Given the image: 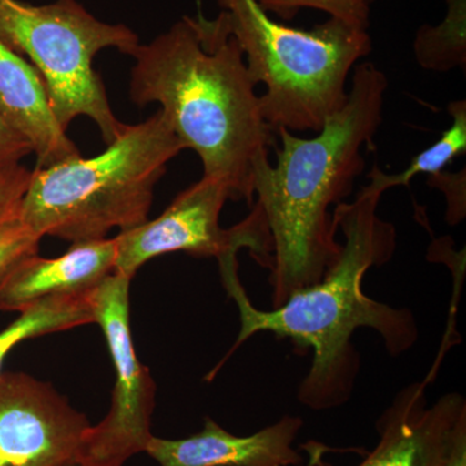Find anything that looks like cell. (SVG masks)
<instances>
[{
    "instance_id": "obj_1",
    "label": "cell",
    "mask_w": 466,
    "mask_h": 466,
    "mask_svg": "<svg viewBox=\"0 0 466 466\" xmlns=\"http://www.w3.org/2000/svg\"><path fill=\"white\" fill-rule=\"evenodd\" d=\"M382 195L368 184L354 201L333 208L334 223L345 238L339 259L320 281L293 291L269 311L250 302L238 278V253L218 258L222 283L240 314V332L225 360L258 333L290 339L299 350L311 349L312 363L299 385V400L324 410L351 398L360 367L351 339L359 328L379 333L392 357L413 348L419 328L412 312L377 302L361 287L368 269L388 263L397 249L395 227L379 216Z\"/></svg>"
},
{
    "instance_id": "obj_2",
    "label": "cell",
    "mask_w": 466,
    "mask_h": 466,
    "mask_svg": "<svg viewBox=\"0 0 466 466\" xmlns=\"http://www.w3.org/2000/svg\"><path fill=\"white\" fill-rule=\"evenodd\" d=\"M130 56L133 103L159 104L183 148L200 157L204 177L225 183L231 200L253 204L254 167L276 134L222 15L184 16Z\"/></svg>"
},
{
    "instance_id": "obj_3",
    "label": "cell",
    "mask_w": 466,
    "mask_h": 466,
    "mask_svg": "<svg viewBox=\"0 0 466 466\" xmlns=\"http://www.w3.org/2000/svg\"><path fill=\"white\" fill-rule=\"evenodd\" d=\"M388 76L372 63L354 67L341 110L312 137L279 128L275 165L257 161L253 192L271 236L272 309L323 279L341 254L330 208L349 198L366 167L361 149L382 124Z\"/></svg>"
},
{
    "instance_id": "obj_4",
    "label": "cell",
    "mask_w": 466,
    "mask_h": 466,
    "mask_svg": "<svg viewBox=\"0 0 466 466\" xmlns=\"http://www.w3.org/2000/svg\"><path fill=\"white\" fill-rule=\"evenodd\" d=\"M183 149L161 110L140 124H124L100 155L32 171L18 219L41 238L73 244L143 225L156 184Z\"/></svg>"
},
{
    "instance_id": "obj_5",
    "label": "cell",
    "mask_w": 466,
    "mask_h": 466,
    "mask_svg": "<svg viewBox=\"0 0 466 466\" xmlns=\"http://www.w3.org/2000/svg\"><path fill=\"white\" fill-rule=\"evenodd\" d=\"M229 33L240 45L272 130L319 133L345 106L348 79L372 51L368 30L329 17L312 29L278 23L257 0H218Z\"/></svg>"
},
{
    "instance_id": "obj_6",
    "label": "cell",
    "mask_w": 466,
    "mask_h": 466,
    "mask_svg": "<svg viewBox=\"0 0 466 466\" xmlns=\"http://www.w3.org/2000/svg\"><path fill=\"white\" fill-rule=\"evenodd\" d=\"M0 41L35 67L64 130L78 116H87L106 146L115 142L124 124L113 113L92 63L108 48L130 56L140 45L131 27L100 20L78 0L47 5L0 0Z\"/></svg>"
},
{
    "instance_id": "obj_7",
    "label": "cell",
    "mask_w": 466,
    "mask_h": 466,
    "mask_svg": "<svg viewBox=\"0 0 466 466\" xmlns=\"http://www.w3.org/2000/svg\"><path fill=\"white\" fill-rule=\"evenodd\" d=\"M231 193L225 183L204 177L184 189L153 220L121 231L116 240L115 271L133 279L137 269L162 254L184 251L193 257L220 258L248 249L258 265L271 267V236L257 205L238 225L223 228L220 213Z\"/></svg>"
},
{
    "instance_id": "obj_8",
    "label": "cell",
    "mask_w": 466,
    "mask_h": 466,
    "mask_svg": "<svg viewBox=\"0 0 466 466\" xmlns=\"http://www.w3.org/2000/svg\"><path fill=\"white\" fill-rule=\"evenodd\" d=\"M133 279L113 272L95 288V323L99 324L116 370L112 406L96 426L86 429L76 451L82 466H124L146 452L156 404V383L149 368L135 352L130 324V283Z\"/></svg>"
},
{
    "instance_id": "obj_9",
    "label": "cell",
    "mask_w": 466,
    "mask_h": 466,
    "mask_svg": "<svg viewBox=\"0 0 466 466\" xmlns=\"http://www.w3.org/2000/svg\"><path fill=\"white\" fill-rule=\"evenodd\" d=\"M90 425L50 383L23 372L0 376V466L76 461Z\"/></svg>"
},
{
    "instance_id": "obj_10",
    "label": "cell",
    "mask_w": 466,
    "mask_h": 466,
    "mask_svg": "<svg viewBox=\"0 0 466 466\" xmlns=\"http://www.w3.org/2000/svg\"><path fill=\"white\" fill-rule=\"evenodd\" d=\"M428 376L398 392L391 406L377 421L379 443L358 466H441L460 424L466 420L465 398L443 395L428 406ZM306 466H333L324 461L327 447L317 441L302 444Z\"/></svg>"
},
{
    "instance_id": "obj_11",
    "label": "cell",
    "mask_w": 466,
    "mask_h": 466,
    "mask_svg": "<svg viewBox=\"0 0 466 466\" xmlns=\"http://www.w3.org/2000/svg\"><path fill=\"white\" fill-rule=\"evenodd\" d=\"M303 421L284 416L276 424L240 437L213 419H205L200 433L182 440L153 435L146 452L161 466H299L305 460L293 443Z\"/></svg>"
},
{
    "instance_id": "obj_12",
    "label": "cell",
    "mask_w": 466,
    "mask_h": 466,
    "mask_svg": "<svg viewBox=\"0 0 466 466\" xmlns=\"http://www.w3.org/2000/svg\"><path fill=\"white\" fill-rule=\"evenodd\" d=\"M115 267V238L76 242L56 258L26 257L0 279V311H23L48 297L94 290Z\"/></svg>"
},
{
    "instance_id": "obj_13",
    "label": "cell",
    "mask_w": 466,
    "mask_h": 466,
    "mask_svg": "<svg viewBox=\"0 0 466 466\" xmlns=\"http://www.w3.org/2000/svg\"><path fill=\"white\" fill-rule=\"evenodd\" d=\"M0 116L32 146L36 167L79 157L81 152L52 112L35 67L0 41Z\"/></svg>"
},
{
    "instance_id": "obj_14",
    "label": "cell",
    "mask_w": 466,
    "mask_h": 466,
    "mask_svg": "<svg viewBox=\"0 0 466 466\" xmlns=\"http://www.w3.org/2000/svg\"><path fill=\"white\" fill-rule=\"evenodd\" d=\"M94 290L48 297L20 311L14 323L0 330V376L5 357L21 341L95 323Z\"/></svg>"
},
{
    "instance_id": "obj_15",
    "label": "cell",
    "mask_w": 466,
    "mask_h": 466,
    "mask_svg": "<svg viewBox=\"0 0 466 466\" xmlns=\"http://www.w3.org/2000/svg\"><path fill=\"white\" fill-rule=\"evenodd\" d=\"M449 115L452 124L441 133L440 139L412 158L407 168L398 174L383 173L381 168L372 167L368 174L370 186L382 193L395 187H407L417 175L428 177L446 170L453 159L466 152V101L455 100L449 104Z\"/></svg>"
},
{
    "instance_id": "obj_16",
    "label": "cell",
    "mask_w": 466,
    "mask_h": 466,
    "mask_svg": "<svg viewBox=\"0 0 466 466\" xmlns=\"http://www.w3.org/2000/svg\"><path fill=\"white\" fill-rule=\"evenodd\" d=\"M447 14L438 25L417 29L413 54L417 64L431 72L447 73L466 67V0H446Z\"/></svg>"
},
{
    "instance_id": "obj_17",
    "label": "cell",
    "mask_w": 466,
    "mask_h": 466,
    "mask_svg": "<svg viewBox=\"0 0 466 466\" xmlns=\"http://www.w3.org/2000/svg\"><path fill=\"white\" fill-rule=\"evenodd\" d=\"M267 14H274L281 20L289 21L300 9H318L339 18L350 25L368 30L370 27V2L368 0H257Z\"/></svg>"
},
{
    "instance_id": "obj_18",
    "label": "cell",
    "mask_w": 466,
    "mask_h": 466,
    "mask_svg": "<svg viewBox=\"0 0 466 466\" xmlns=\"http://www.w3.org/2000/svg\"><path fill=\"white\" fill-rule=\"evenodd\" d=\"M41 240L18 218L0 228V279L21 259L38 254Z\"/></svg>"
},
{
    "instance_id": "obj_19",
    "label": "cell",
    "mask_w": 466,
    "mask_h": 466,
    "mask_svg": "<svg viewBox=\"0 0 466 466\" xmlns=\"http://www.w3.org/2000/svg\"><path fill=\"white\" fill-rule=\"evenodd\" d=\"M30 177L32 171L27 170L23 165L0 173V228L17 219Z\"/></svg>"
},
{
    "instance_id": "obj_20",
    "label": "cell",
    "mask_w": 466,
    "mask_h": 466,
    "mask_svg": "<svg viewBox=\"0 0 466 466\" xmlns=\"http://www.w3.org/2000/svg\"><path fill=\"white\" fill-rule=\"evenodd\" d=\"M428 186L440 189L446 198V220L451 226L459 225L466 217V174L465 167L458 173H441L428 177Z\"/></svg>"
},
{
    "instance_id": "obj_21",
    "label": "cell",
    "mask_w": 466,
    "mask_h": 466,
    "mask_svg": "<svg viewBox=\"0 0 466 466\" xmlns=\"http://www.w3.org/2000/svg\"><path fill=\"white\" fill-rule=\"evenodd\" d=\"M33 149L23 135L15 131L0 116V173L18 167Z\"/></svg>"
},
{
    "instance_id": "obj_22",
    "label": "cell",
    "mask_w": 466,
    "mask_h": 466,
    "mask_svg": "<svg viewBox=\"0 0 466 466\" xmlns=\"http://www.w3.org/2000/svg\"><path fill=\"white\" fill-rule=\"evenodd\" d=\"M441 466H466V420L460 424Z\"/></svg>"
},
{
    "instance_id": "obj_23",
    "label": "cell",
    "mask_w": 466,
    "mask_h": 466,
    "mask_svg": "<svg viewBox=\"0 0 466 466\" xmlns=\"http://www.w3.org/2000/svg\"><path fill=\"white\" fill-rule=\"evenodd\" d=\"M58 466H82V465L78 464V462H76V461H75V460H73V461L64 462V464H61Z\"/></svg>"
},
{
    "instance_id": "obj_24",
    "label": "cell",
    "mask_w": 466,
    "mask_h": 466,
    "mask_svg": "<svg viewBox=\"0 0 466 466\" xmlns=\"http://www.w3.org/2000/svg\"><path fill=\"white\" fill-rule=\"evenodd\" d=\"M368 2H370H370H372V0H368Z\"/></svg>"
},
{
    "instance_id": "obj_25",
    "label": "cell",
    "mask_w": 466,
    "mask_h": 466,
    "mask_svg": "<svg viewBox=\"0 0 466 466\" xmlns=\"http://www.w3.org/2000/svg\"><path fill=\"white\" fill-rule=\"evenodd\" d=\"M198 2H200V0H198Z\"/></svg>"
}]
</instances>
